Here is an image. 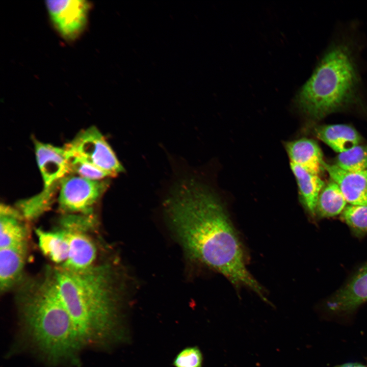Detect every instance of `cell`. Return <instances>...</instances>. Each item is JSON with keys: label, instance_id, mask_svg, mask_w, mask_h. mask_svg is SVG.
Here are the masks:
<instances>
[{"label": "cell", "instance_id": "obj_3", "mask_svg": "<svg viewBox=\"0 0 367 367\" xmlns=\"http://www.w3.org/2000/svg\"><path fill=\"white\" fill-rule=\"evenodd\" d=\"M360 45L352 31L342 32L333 38L294 98L302 114L319 121L333 113L363 107Z\"/></svg>", "mask_w": 367, "mask_h": 367}, {"label": "cell", "instance_id": "obj_2", "mask_svg": "<svg viewBox=\"0 0 367 367\" xmlns=\"http://www.w3.org/2000/svg\"><path fill=\"white\" fill-rule=\"evenodd\" d=\"M53 271L59 297L82 347H107L126 339L110 265H93L81 271L60 267Z\"/></svg>", "mask_w": 367, "mask_h": 367}, {"label": "cell", "instance_id": "obj_1", "mask_svg": "<svg viewBox=\"0 0 367 367\" xmlns=\"http://www.w3.org/2000/svg\"><path fill=\"white\" fill-rule=\"evenodd\" d=\"M175 188L166 210L188 253L233 285L245 286L266 301L263 288L247 270L239 236L216 195L192 178Z\"/></svg>", "mask_w": 367, "mask_h": 367}, {"label": "cell", "instance_id": "obj_7", "mask_svg": "<svg viewBox=\"0 0 367 367\" xmlns=\"http://www.w3.org/2000/svg\"><path fill=\"white\" fill-rule=\"evenodd\" d=\"M45 6L49 18L59 35L66 41L79 37L87 24L91 4L84 0H48Z\"/></svg>", "mask_w": 367, "mask_h": 367}, {"label": "cell", "instance_id": "obj_8", "mask_svg": "<svg viewBox=\"0 0 367 367\" xmlns=\"http://www.w3.org/2000/svg\"><path fill=\"white\" fill-rule=\"evenodd\" d=\"M34 148L37 164L43 181V188L58 183L70 174L68 153L64 148L34 140Z\"/></svg>", "mask_w": 367, "mask_h": 367}, {"label": "cell", "instance_id": "obj_11", "mask_svg": "<svg viewBox=\"0 0 367 367\" xmlns=\"http://www.w3.org/2000/svg\"><path fill=\"white\" fill-rule=\"evenodd\" d=\"M68 245V255L61 267L72 271H81L93 266L96 257V248L84 232L62 229Z\"/></svg>", "mask_w": 367, "mask_h": 367}, {"label": "cell", "instance_id": "obj_4", "mask_svg": "<svg viewBox=\"0 0 367 367\" xmlns=\"http://www.w3.org/2000/svg\"><path fill=\"white\" fill-rule=\"evenodd\" d=\"M18 306L23 331L33 346L53 363H74L82 346L62 303L53 271L27 284Z\"/></svg>", "mask_w": 367, "mask_h": 367}, {"label": "cell", "instance_id": "obj_23", "mask_svg": "<svg viewBox=\"0 0 367 367\" xmlns=\"http://www.w3.org/2000/svg\"><path fill=\"white\" fill-rule=\"evenodd\" d=\"M203 355L197 346L189 347L177 354L173 361L174 367H202Z\"/></svg>", "mask_w": 367, "mask_h": 367}, {"label": "cell", "instance_id": "obj_6", "mask_svg": "<svg viewBox=\"0 0 367 367\" xmlns=\"http://www.w3.org/2000/svg\"><path fill=\"white\" fill-rule=\"evenodd\" d=\"M110 178L93 180L69 174L60 181L58 202L65 213L92 214L93 206L106 192Z\"/></svg>", "mask_w": 367, "mask_h": 367}, {"label": "cell", "instance_id": "obj_13", "mask_svg": "<svg viewBox=\"0 0 367 367\" xmlns=\"http://www.w3.org/2000/svg\"><path fill=\"white\" fill-rule=\"evenodd\" d=\"M314 135L338 153L359 145L361 137L352 126L344 124L318 125Z\"/></svg>", "mask_w": 367, "mask_h": 367}, {"label": "cell", "instance_id": "obj_9", "mask_svg": "<svg viewBox=\"0 0 367 367\" xmlns=\"http://www.w3.org/2000/svg\"><path fill=\"white\" fill-rule=\"evenodd\" d=\"M367 302V262L327 301V306L337 312H350Z\"/></svg>", "mask_w": 367, "mask_h": 367}, {"label": "cell", "instance_id": "obj_10", "mask_svg": "<svg viewBox=\"0 0 367 367\" xmlns=\"http://www.w3.org/2000/svg\"><path fill=\"white\" fill-rule=\"evenodd\" d=\"M323 167L332 180L338 186L347 203L367 206V169L348 172L325 161Z\"/></svg>", "mask_w": 367, "mask_h": 367}, {"label": "cell", "instance_id": "obj_24", "mask_svg": "<svg viewBox=\"0 0 367 367\" xmlns=\"http://www.w3.org/2000/svg\"><path fill=\"white\" fill-rule=\"evenodd\" d=\"M335 367H366L364 365L358 363H347L338 365Z\"/></svg>", "mask_w": 367, "mask_h": 367}, {"label": "cell", "instance_id": "obj_17", "mask_svg": "<svg viewBox=\"0 0 367 367\" xmlns=\"http://www.w3.org/2000/svg\"><path fill=\"white\" fill-rule=\"evenodd\" d=\"M42 252L56 264L63 265L68 255V245L62 230L56 232L36 230Z\"/></svg>", "mask_w": 367, "mask_h": 367}, {"label": "cell", "instance_id": "obj_18", "mask_svg": "<svg viewBox=\"0 0 367 367\" xmlns=\"http://www.w3.org/2000/svg\"><path fill=\"white\" fill-rule=\"evenodd\" d=\"M347 203L339 187L332 180L325 185L319 194L316 215L321 218L340 215Z\"/></svg>", "mask_w": 367, "mask_h": 367}, {"label": "cell", "instance_id": "obj_20", "mask_svg": "<svg viewBox=\"0 0 367 367\" xmlns=\"http://www.w3.org/2000/svg\"><path fill=\"white\" fill-rule=\"evenodd\" d=\"M334 165L348 172H356L367 169V144L358 145L338 153Z\"/></svg>", "mask_w": 367, "mask_h": 367}, {"label": "cell", "instance_id": "obj_15", "mask_svg": "<svg viewBox=\"0 0 367 367\" xmlns=\"http://www.w3.org/2000/svg\"><path fill=\"white\" fill-rule=\"evenodd\" d=\"M0 249V287L4 292L20 277L27 254V243Z\"/></svg>", "mask_w": 367, "mask_h": 367}, {"label": "cell", "instance_id": "obj_12", "mask_svg": "<svg viewBox=\"0 0 367 367\" xmlns=\"http://www.w3.org/2000/svg\"><path fill=\"white\" fill-rule=\"evenodd\" d=\"M285 148L291 163L318 175L325 170L322 152L316 141L301 138L286 143Z\"/></svg>", "mask_w": 367, "mask_h": 367}, {"label": "cell", "instance_id": "obj_16", "mask_svg": "<svg viewBox=\"0 0 367 367\" xmlns=\"http://www.w3.org/2000/svg\"><path fill=\"white\" fill-rule=\"evenodd\" d=\"M290 166L297 181L301 202L309 215L314 217L318 199L325 183L319 175L301 166L291 162Z\"/></svg>", "mask_w": 367, "mask_h": 367}, {"label": "cell", "instance_id": "obj_19", "mask_svg": "<svg viewBox=\"0 0 367 367\" xmlns=\"http://www.w3.org/2000/svg\"><path fill=\"white\" fill-rule=\"evenodd\" d=\"M60 182L47 188H43L41 192L29 198L19 201L17 208L23 218L28 221L35 220L50 207Z\"/></svg>", "mask_w": 367, "mask_h": 367}, {"label": "cell", "instance_id": "obj_14", "mask_svg": "<svg viewBox=\"0 0 367 367\" xmlns=\"http://www.w3.org/2000/svg\"><path fill=\"white\" fill-rule=\"evenodd\" d=\"M24 219L17 208L6 204L0 206V248L27 243L28 232L22 223Z\"/></svg>", "mask_w": 367, "mask_h": 367}, {"label": "cell", "instance_id": "obj_22", "mask_svg": "<svg viewBox=\"0 0 367 367\" xmlns=\"http://www.w3.org/2000/svg\"><path fill=\"white\" fill-rule=\"evenodd\" d=\"M67 153L69 159L70 174H74L93 180H101L111 178V176L104 171L70 154L68 152Z\"/></svg>", "mask_w": 367, "mask_h": 367}, {"label": "cell", "instance_id": "obj_21", "mask_svg": "<svg viewBox=\"0 0 367 367\" xmlns=\"http://www.w3.org/2000/svg\"><path fill=\"white\" fill-rule=\"evenodd\" d=\"M340 219L356 237L367 235V206L347 205L340 215Z\"/></svg>", "mask_w": 367, "mask_h": 367}, {"label": "cell", "instance_id": "obj_5", "mask_svg": "<svg viewBox=\"0 0 367 367\" xmlns=\"http://www.w3.org/2000/svg\"><path fill=\"white\" fill-rule=\"evenodd\" d=\"M64 148L70 154L104 171L111 177L124 171L114 150L96 126L80 131Z\"/></svg>", "mask_w": 367, "mask_h": 367}]
</instances>
